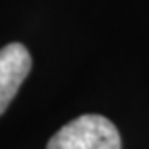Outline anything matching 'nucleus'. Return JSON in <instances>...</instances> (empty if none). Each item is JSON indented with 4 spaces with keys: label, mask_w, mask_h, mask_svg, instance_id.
<instances>
[{
    "label": "nucleus",
    "mask_w": 149,
    "mask_h": 149,
    "mask_svg": "<svg viewBox=\"0 0 149 149\" xmlns=\"http://www.w3.org/2000/svg\"><path fill=\"white\" fill-rule=\"evenodd\" d=\"M47 149H122L120 134L109 118L83 114L50 138Z\"/></svg>",
    "instance_id": "f257e3e1"
},
{
    "label": "nucleus",
    "mask_w": 149,
    "mask_h": 149,
    "mask_svg": "<svg viewBox=\"0 0 149 149\" xmlns=\"http://www.w3.org/2000/svg\"><path fill=\"white\" fill-rule=\"evenodd\" d=\"M31 70V54L19 43L0 49V114H4Z\"/></svg>",
    "instance_id": "f03ea898"
}]
</instances>
